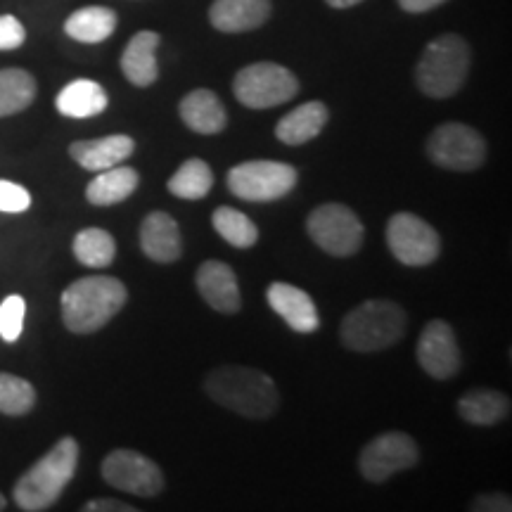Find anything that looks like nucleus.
Masks as SVG:
<instances>
[{
    "mask_svg": "<svg viewBox=\"0 0 512 512\" xmlns=\"http://www.w3.org/2000/svg\"><path fill=\"white\" fill-rule=\"evenodd\" d=\"M204 389L219 406L249 420L271 418L280 406V394L275 382L256 368H214L204 380Z\"/></svg>",
    "mask_w": 512,
    "mask_h": 512,
    "instance_id": "obj_1",
    "label": "nucleus"
},
{
    "mask_svg": "<svg viewBox=\"0 0 512 512\" xmlns=\"http://www.w3.org/2000/svg\"><path fill=\"white\" fill-rule=\"evenodd\" d=\"M128 290L112 275H88L62 292V320L74 335H91L105 328L124 309Z\"/></svg>",
    "mask_w": 512,
    "mask_h": 512,
    "instance_id": "obj_2",
    "label": "nucleus"
},
{
    "mask_svg": "<svg viewBox=\"0 0 512 512\" xmlns=\"http://www.w3.org/2000/svg\"><path fill=\"white\" fill-rule=\"evenodd\" d=\"M79 465V444L72 437H64L50 448L41 460L17 479L15 503L27 512H41L53 508L67 484L72 482Z\"/></svg>",
    "mask_w": 512,
    "mask_h": 512,
    "instance_id": "obj_3",
    "label": "nucleus"
},
{
    "mask_svg": "<svg viewBox=\"0 0 512 512\" xmlns=\"http://www.w3.org/2000/svg\"><path fill=\"white\" fill-rule=\"evenodd\" d=\"M472 53L463 36L441 34L422 50L415 64V83L427 98H453L465 86L470 74Z\"/></svg>",
    "mask_w": 512,
    "mask_h": 512,
    "instance_id": "obj_4",
    "label": "nucleus"
},
{
    "mask_svg": "<svg viewBox=\"0 0 512 512\" xmlns=\"http://www.w3.org/2000/svg\"><path fill=\"white\" fill-rule=\"evenodd\" d=\"M408 316L392 299H370L347 313L339 328L342 344L358 354L394 347L406 335Z\"/></svg>",
    "mask_w": 512,
    "mask_h": 512,
    "instance_id": "obj_5",
    "label": "nucleus"
},
{
    "mask_svg": "<svg viewBox=\"0 0 512 512\" xmlns=\"http://www.w3.org/2000/svg\"><path fill=\"white\" fill-rule=\"evenodd\" d=\"M299 93V81L278 62H254L235 74L233 95L249 110H271Z\"/></svg>",
    "mask_w": 512,
    "mask_h": 512,
    "instance_id": "obj_6",
    "label": "nucleus"
},
{
    "mask_svg": "<svg viewBox=\"0 0 512 512\" xmlns=\"http://www.w3.org/2000/svg\"><path fill=\"white\" fill-rule=\"evenodd\" d=\"M228 190L247 202H273L297 185V169L273 159H254L228 171Z\"/></svg>",
    "mask_w": 512,
    "mask_h": 512,
    "instance_id": "obj_7",
    "label": "nucleus"
},
{
    "mask_svg": "<svg viewBox=\"0 0 512 512\" xmlns=\"http://www.w3.org/2000/svg\"><path fill=\"white\" fill-rule=\"evenodd\" d=\"M309 238L330 256H351L361 249L366 230L358 216L344 204H320L306 219Z\"/></svg>",
    "mask_w": 512,
    "mask_h": 512,
    "instance_id": "obj_8",
    "label": "nucleus"
},
{
    "mask_svg": "<svg viewBox=\"0 0 512 512\" xmlns=\"http://www.w3.org/2000/svg\"><path fill=\"white\" fill-rule=\"evenodd\" d=\"M427 157L448 171H477L486 162V143L472 126L448 121L434 128Z\"/></svg>",
    "mask_w": 512,
    "mask_h": 512,
    "instance_id": "obj_9",
    "label": "nucleus"
},
{
    "mask_svg": "<svg viewBox=\"0 0 512 512\" xmlns=\"http://www.w3.org/2000/svg\"><path fill=\"white\" fill-rule=\"evenodd\" d=\"M387 247L403 266H430L441 252V238L425 219L399 211L387 223Z\"/></svg>",
    "mask_w": 512,
    "mask_h": 512,
    "instance_id": "obj_10",
    "label": "nucleus"
},
{
    "mask_svg": "<svg viewBox=\"0 0 512 512\" xmlns=\"http://www.w3.org/2000/svg\"><path fill=\"white\" fill-rule=\"evenodd\" d=\"M102 477L114 489L126 491V494L152 498L162 494L164 472L155 460L143 456V453L131 451V448H117L110 456L102 460Z\"/></svg>",
    "mask_w": 512,
    "mask_h": 512,
    "instance_id": "obj_11",
    "label": "nucleus"
},
{
    "mask_svg": "<svg viewBox=\"0 0 512 512\" xmlns=\"http://www.w3.org/2000/svg\"><path fill=\"white\" fill-rule=\"evenodd\" d=\"M420 451L413 437L406 432H387L368 441L358 456V470L368 482H387L389 477L399 475L418 465Z\"/></svg>",
    "mask_w": 512,
    "mask_h": 512,
    "instance_id": "obj_12",
    "label": "nucleus"
},
{
    "mask_svg": "<svg viewBox=\"0 0 512 512\" xmlns=\"http://www.w3.org/2000/svg\"><path fill=\"white\" fill-rule=\"evenodd\" d=\"M415 354H418L420 368L434 380H451L463 366L456 332L446 320H432V323L425 325Z\"/></svg>",
    "mask_w": 512,
    "mask_h": 512,
    "instance_id": "obj_13",
    "label": "nucleus"
},
{
    "mask_svg": "<svg viewBox=\"0 0 512 512\" xmlns=\"http://www.w3.org/2000/svg\"><path fill=\"white\" fill-rule=\"evenodd\" d=\"M200 297L219 313H235L242 306L238 275L223 261H204L195 275Z\"/></svg>",
    "mask_w": 512,
    "mask_h": 512,
    "instance_id": "obj_14",
    "label": "nucleus"
},
{
    "mask_svg": "<svg viewBox=\"0 0 512 512\" xmlns=\"http://www.w3.org/2000/svg\"><path fill=\"white\" fill-rule=\"evenodd\" d=\"M271 10V0H214L209 8V22L223 34H245L264 27Z\"/></svg>",
    "mask_w": 512,
    "mask_h": 512,
    "instance_id": "obj_15",
    "label": "nucleus"
},
{
    "mask_svg": "<svg viewBox=\"0 0 512 512\" xmlns=\"http://www.w3.org/2000/svg\"><path fill=\"white\" fill-rule=\"evenodd\" d=\"M140 249L157 264H174L181 259L183 242L174 216L166 211H150L140 226Z\"/></svg>",
    "mask_w": 512,
    "mask_h": 512,
    "instance_id": "obj_16",
    "label": "nucleus"
},
{
    "mask_svg": "<svg viewBox=\"0 0 512 512\" xmlns=\"http://www.w3.org/2000/svg\"><path fill=\"white\" fill-rule=\"evenodd\" d=\"M268 306L278 313L280 318L285 320L287 325L294 332H302V335H309V332H316L320 320H318V309L313 304V299L299 287L287 285V283H273L268 285L266 290Z\"/></svg>",
    "mask_w": 512,
    "mask_h": 512,
    "instance_id": "obj_17",
    "label": "nucleus"
},
{
    "mask_svg": "<svg viewBox=\"0 0 512 512\" xmlns=\"http://www.w3.org/2000/svg\"><path fill=\"white\" fill-rule=\"evenodd\" d=\"M136 150V143H133L131 136H105L95 140H76L69 147V155L79 166L88 171H105L110 166H117L126 162L128 157Z\"/></svg>",
    "mask_w": 512,
    "mask_h": 512,
    "instance_id": "obj_18",
    "label": "nucleus"
},
{
    "mask_svg": "<svg viewBox=\"0 0 512 512\" xmlns=\"http://www.w3.org/2000/svg\"><path fill=\"white\" fill-rule=\"evenodd\" d=\"M162 43V36L157 31H138L128 41L121 55V72L133 86L147 88L157 81L159 64H157V48Z\"/></svg>",
    "mask_w": 512,
    "mask_h": 512,
    "instance_id": "obj_19",
    "label": "nucleus"
},
{
    "mask_svg": "<svg viewBox=\"0 0 512 512\" xmlns=\"http://www.w3.org/2000/svg\"><path fill=\"white\" fill-rule=\"evenodd\" d=\"M178 114H181L183 124L200 136H216L228 124L226 107H223L219 95L207 91V88H197V91L185 95L178 105Z\"/></svg>",
    "mask_w": 512,
    "mask_h": 512,
    "instance_id": "obj_20",
    "label": "nucleus"
},
{
    "mask_svg": "<svg viewBox=\"0 0 512 512\" xmlns=\"http://www.w3.org/2000/svg\"><path fill=\"white\" fill-rule=\"evenodd\" d=\"M330 119V110L325 102L311 100L287 112L275 126V138L285 145H304L323 131Z\"/></svg>",
    "mask_w": 512,
    "mask_h": 512,
    "instance_id": "obj_21",
    "label": "nucleus"
},
{
    "mask_svg": "<svg viewBox=\"0 0 512 512\" xmlns=\"http://www.w3.org/2000/svg\"><path fill=\"white\" fill-rule=\"evenodd\" d=\"M107 105H110L107 91L93 79H76L67 83L55 100L57 112L69 119L98 117L107 110Z\"/></svg>",
    "mask_w": 512,
    "mask_h": 512,
    "instance_id": "obj_22",
    "label": "nucleus"
},
{
    "mask_svg": "<svg viewBox=\"0 0 512 512\" xmlns=\"http://www.w3.org/2000/svg\"><path fill=\"white\" fill-rule=\"evenodd\" d=\"M138 171L131 166H110V169L98 171V176L88 183L86 200L95 207H112L128 200L138 188Z\"/></svg>",
    "mask_w": 512,
    "mask_h": 512,
    "instance_id": "obj_23",
    "label": "nucleus"
},
{
    "mask_svg": "<svg viewBox=\"0 0 512 512\" xmlns=\"http://www.w3.org/2000/svg\"><path fill=\"white\" fill-rule=\"evenodd\" d=\"M117 12L112 8H105V5H88V8H81L72 12L64 22V31H67L69 38L79 43H102L107 41L117 29Z\"/></svg>",
    "mask_w": 512,
    "mask_h": 512,
    "instance_id": "obj_24",
    "label": "nucleus"
},
{
    "mask_svg": "<svg viewBox=\"0 0 512 512\" xmlns=\"http://www.w3.org/2000/svg\"><path fill=\"white\" fill-rule=\"evenodd\" d=\"M460 418L470 425L491 427L510 415V399L496 389H472L458 401Z\"/></svg>",
    "mask_w": 512,
    "mask_h": 512,
    "instance_id": "obj_25",
    "label": "nucleus"
},
{
    "mask_svg": "<svg viewBox=\"0 0 512 512\" xmlns=\"http://www.w3.org/2000/svg\"><path fill=\"white\" fill-rule=\"evenodd\" d=\"M36 98V79L24 69H0V117L24 112Z\"/></svg>",
    "mask_w": 512,
    "mask_h": 512,
    "instance_id": "obj_26",
    "label": "nucleus"
},
{
    "mask_svg": "<svg viewBox=\"0 0 512 512\" xmlns=\"http://www.w3.org/2000/svg\"><path fill=\"white\" fill-rule=\"evenodd\" d=\"M166 185H169L171 195L181 197V200H202L214 185V174L204 159H188L178 166V171Z\"/></svg>",
    "mask_w": 512,
    "mask_h": 512,
    "instance_id": "obj_27",
    "label": "nucleus"
},
{
    "mask_svg": "<svg viewBox=\"0 0 512 512\" xmlns=\"http://www.w3.org/2000/svg\"><path fill=\"white\" fill-rule=\"evenodd\" d=\"M74 256L88 268H107L117 256V242L107 230L86 228L74 238Z\"/></svg>",
    "mask_w": 512,
    "mask_h": 512,
    "instance_id": "obj_28",
    "label": "nucleus"
},
{
    "mask_svg": "<svg viewBox=\"0 0 512 512\" xmlns=\"http://www.w3.org/2000/svg\"><path fill=\"white\" fill-rule=\"evenodd\" d=\"M211 223H214V230L221 235L228 245L238 249H249L256 245L259 240V228L256 223L249 219L247 214L233 209V207H219L211 216Z\"/></svg>",
    "mask_w": 512,
    "mask_h": 512,
    "instance_id": "obj_29",
    "label": "nucleus"
},
{
    "mask_svg": "<svg viewBox=\"0 0 512 512\" xmlns=\"http://www.w3.org/2000/svg\"><path fill=\"white\" fill-rule=\"evenodd\" d=\"M36 403L34 384L22 377L0 373V413L3 415H27Z\"/></svg>",
    "mask_w": 512,
    "mask_h": 512,
    "instance_id": "obj_30",
    "label": "nucleus"
},
{
    "mask_svg": "<svg viewBox=\"0 0 512 512\" xmlns=\"http://www.w3.org/2000/svg\"><path fill=\"white\" fill-rule=\"evenodd\" d=\"M24 316H27V302L19 294H10L0 304V337L5 342H17L24 328Z\"/></svg>",
    "mask_w": 512,
    "mask_h": 512,
    "instance_id": "obj_31",
    "label": "nucleus"
},
{
    "mask_svg": "<svg viewBox=\"0 0 512 512\" xmlns=\"http://www.w3.org/2000/svg\"><path fill=\"white\" fill-rule=\"evenodd\" d=\"M29 207L31 195L27 188L12 181H0V211H5V214H22Z\"/></svg>",
    "mask_w": 512,
    "mask_h": 512,
    "instance_id": "obj_32",
    "label": "nucleus"
},
{
    "mask_svg": "<svg viewBox=\"0 0 512 512\" xmlns=\"http://www.w3.org/2000/svg\"><path fill=\"white\" fill-rule=\"evenodd\" d=\"M27 41V29L12 15H0V50H17Z\"/></svg>",
    "mask_w": 512,
    "mask_h": 512,
    "instance_id": "obj_33",
    "label": "nucleus"
},
{
    "mask_svg": "<svg viewBox=\"0 0 512 512\" xmlns=\"http://www.w3.org/2000/svg\"><path fill=\"white\" fill-rule=\"evenodd\" d=\"M472 510H512L510 505V496L505 494H486V496H479L475 503H472Z\"/></svg>",
    "mask_w": 512,
    "mask_h": 512,
    "instance_id": "obj_34",
    "label": "nucleus"
},
{
    "mask_svg": "<svg viewBox=\"0 0 512 512\" xmlns=\"http://www.w3.org/2000/svg\"><path fill=\"white\" fill-rule=\"evenodd\" d=\"M88 512H136V505H126L121 501H114V498H95V501L86 503Z\"/></svg>",
    "mask_w": 512,
    "mask_h": 512,
    "instance_id": "obj_35",
    "label": "nucleus"
},
{
    "mask_svg": "<svg viewBox=\"0 0 512 512\" xmlns=\"http://www.w3.org/2000/svg\"><path fill=\"white\" fill-rule=\"evenodd\" d=\"M403 12H411V15H422V12H430L439 5H444L446 0H396Z\"/></svg>",
    "mask_w": 512,
    "mask_h": 512,
    "instance_id": "obj_36",
    "label": "nucleus"
},
{
    "mask_svg": "<svg viewBox=\"0 0 512 512\" xmlns=\"http://www.w3.org/2000/svg\"><path fill=\"white\" fill-rule=\"evenodd\" d=\"M325 3L335 10H349V8H354V5L363 3V0H325Z\"/></svg>",
    "mask_w": 512,
    "mask_h": 512,
    "instance_id": "obj_37",
    "label": "nucleus"
},
{
    "mask_svg": "<svg viewBox=\"0 0 512 512\" xmlns=\"http://www.w3.org/2000/svg\"><path fill=\"white\" fill-rule=\"evenodd\" d=\"M5 505H8V503H5V496L0 494V510H5Z\"/></svg>",
    "mask_w": 512,
    "mask_h": 512,
    "instance_id": "obj_38",
    "label": "nucleus"
}]
</instances>
